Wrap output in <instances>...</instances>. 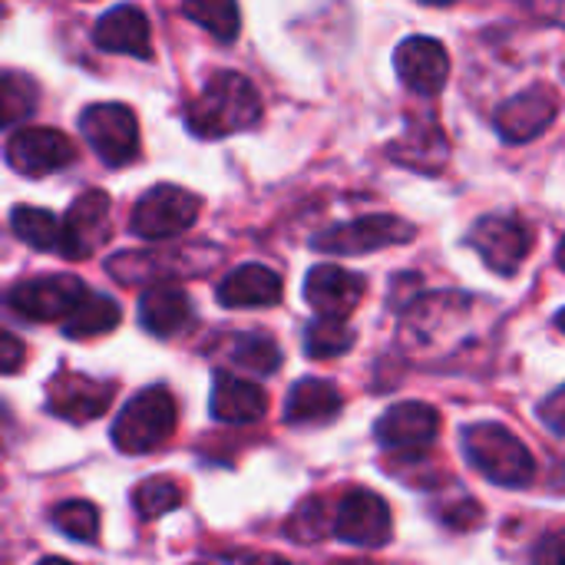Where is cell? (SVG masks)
Segmentation results:
<instances>
[{"label":"cell","mask_w":565,"mask_h":565,"mask_svg":"<svg viewBox=\"0 0 565 565\" xmlns=\"http://www.w3.org/2000/svg\"><path fill=\"white\" fill-rule=\"evenodd\" d=\"M262 119V96L235 70H218L205 89L189 103L185 109V126L199 139H225L232 132L252 129Z\"/></svg>","instance_id":"obj_1"},{"label":"cell","mask_w":565,"mask_h":565,"mask_svg":"<svg viewBox=\"0 0 565 565\" xmlns=\"http://www.w3.org/2000/svg\"><path fill=\"white\" fill-rule=\"evenodd\" d=\"M463 454L467 460L497 487H530L533 483V457L520 437H513L500 424H470L463 430Z\"/></svg>","instance_id":"obj_2"},{"label":"cell","mask_w":565,"mask_h":565,"mask_svg":"<svg viewBox=\"0 0 565 565\" xmlns=\"http://www.w3.org/2000/svg\"><path fill=\"white\" fill-rule=\"evenodd\" d=\"M175 397L169 387L139 391L113 424V444L122 454H149L162 447L175 430Z\"/></svg>","instance_id":"obj_3"},{"label":"cell","mask_w":565,"mask_h":565,"mask_svg":"<svg viewBox=\"0 0 565 565\" xmlns=\"http://www.w3.org/2000/svg\"><path fill=\"white\" fill-rule=\"evenodd\" d=\"M89 298V288L76 275H43L17 281L7 291V308L23 321H70L76 308Z\"/></svg>","instance_id":"obj_4"},{"label":"cell","mask_w":565,"mask_h":565,"mask_svg":"<svg viewBox=\"0 0 565 565\" xmlns=\"http://www.w3.org/2000/svg\"><path fill=\"white\" fill-rule=\"evenodd\" d=\"M199 195L179 189V185H152L132 209L129 228L136 238L146 242H169L182 232H189L199 218Z\"/></svg>","instance_id":"obj_5"},{"label":"cell","mask_w":565,"mask_h":565,"mask_svg":"<svg viewBox=\"0 0 565 565\" xmlns=\"http://www.w3.org/2000/svg\"><path fill=\"white\" fill-rule=\"evenodd\" d=\"M79 129L93 146V152L113 169L129 166L139 156V122L132 109L122 103H96L83 109Z\"/></svg>","instance_id":"obj_6"},{"label":"cell","mask_w":565,"mask_h":565,"mask_svg":"<svg viewBox=\"0 0 565 565\" xmlns=\"http://www.w3.org/2000/svg\"><path fill=\"white\" fill-rule=\"evenodd\" d=\"M414 238V225L397 215H364L348 225H334L315 238V248L328 255H367L387 245H401Z\"/></svg>","instance_id":"obj_7"},{"label":"cell","mask_w":565,"mask_h":565,"mask_svg":"<svg viewBox=\"0 0 565 565\" xmlns=\"http://www.w3.org/2000/svg\"><path fill=\"white\" fill-rule=\"evenodd\" d=\"M470 245L480 252L490 271L516 275L533 248V232L516 215H487L470 232Z\"/></svg>","instance_id":"obj_8"},{"label":"cell","mask_w":565,"mask_h":565,"mask_svg":"<svg viewBox=\"0 0 565 565\" xmlns=\"http://www.w3.org/2000/svg\"><path fill=\"white\" fill-rule=\"evenodd\" d=\"M73 159H76V146L63 132L46 129V126L17 129L7 139V162L30 179L60 172V169L73 166Z\"/></svg>","instance_id":"obj_9"},{"label":"cell","mask_w":565,"mask_h":565,"mask_svg":"<svg viewBox=\"0 0 565 565\" xmlns=\"http://www.w3.org/2000/svg\"><path fill=\"white\" fill-rule=\"evenodd\" d=\"M113 404V384L93 381L86 374L60 371L46 384V411L70 424H89L103 417Z\"/></svg>","instance_id":"obj_10"},{"label":"cell","mask_w":565,"mask_h":565,"mask_svg":"<svg viewBox=\"0 0 565 565\" xmlns=\"http://www.w3.org/2000/svg\"><path fill=\"white\" fill-rule=\"evenodd\" d=\"M394 520H391V507L384 503V497L371 493V490H351L344 493L341 507H338V523L334 533L361 550H377L391 540Z\"/></svg>","instance_id":"obj_11"},{"label":"cell","mask_w":565,"mask_h":565,"mask_svg":"<svg viewBox=\"0 0 565 565\" xmlns=\"http://www.w3.org/2000/svg\"><path fill=\"white\" fill-rule=\"evenodd\" d=\"M440 434V414L430 404L404 401L377 420V444L391 454H424Z\"/></svg>","instance_id":"obj_12"},{"label":"cell","mask_w":565,"mask_h":565,"mask_svg":"<svg viewBox=\"0 0 565 565\" xmlns=\"http://www.w3.org/2000/svg\"><path fill=\"white\" fill-rule=\"evenodd\" d=\"M109 238V195L99 189L83 192L63 215V245L60 255L70 262L89 258Z\"/></svg>","instance_id":"obj_13"},{"label":"cell","mask_w":565,"mask_h":565,"mask_svg":"<svg viewBox=\"0 0 565 565\" xmlns=\"http://www.w3.org/2000/svg\"><path fill=\"white\" fill-rule=\"evenodd\" d=\"M367 281L354 271H344L341 265H318L305 278V298L318 311V318L344 321L361 301H364Z\"/></svg>","instance_id":"obj_14"},{"label":"cell","mask_w":565,"mask_h":565,"mask_svg":"<svg viewBox=\"0 0 565 565\" xmlns=\"http://www.w3.org/2000/svg\"><path fill=\"white\" fill-rule=\"evenodd\" d=\"M397 76L420 96H437L450 79V56L434 36H411L394 53Z\"/></svg>","instance_id":"obj_15"},{"label":"cell","mask_w":565,"mask_h":565,"mask_svg":"<svg viewBox=\"0 0 565 565\" xmlns=\"http://www.w3.org/2000/svg\"><path fill=\"white\" fill-rule=\"evenodd\" d=\"M559 113V99L550 86H530L516 96H510L497 109V129L507 142H526L536 139Z\"/></svg>","instance_id":"obj_16"},{"label":"cell","mask_w":565,"mask_h":565,"mask_svg":"<svg viewBox=\"0 0 565 565\" xmlns=\"http://www.w3.org/2000/svg\"><path fill=\"white\" fill-rule=\"evenodd\" d=\"M93 43L106 53H126V56H139V60L152 56L149 20L132 3H119V7L106 10L93 26Z\"/></svg>","instance_id":"obj_17"},{"label":"cell","mask_w":565,"mask_h":565,"mask_svg":"<svg viewBox=\"0 0 565 565\" xmlns=\"http://www.w3.org/2000/svg\"><path fill=\"white\" fill-rule=\"evenodd\" d=\"M268 414V397L258 384L235 377L228 371L215 374L212 384V417L218 424H255Z\"/></svg>","instance_id":"obj_18"},{"label":"cell","mask_w":565,"mask_h":565,"mask_svg":"<svg viewBox=\"0 0 565 565\" xmlns=\"http://www.w3.org/2000/svg\"><path fill=\"white\" fill-rule=\"evenodd\" d=\"M106 271L119 285H139V288H159L169 278L185 275V252H119L106 262Z\"/></svg>","instance_id":"obj_19"},{"label":"cell","mask_w":565,"mask_h":565,"mask_svg":"<svg viewBox=\"0 0 565 565\" xmlns=\"http://www.w3.org/2000/svg\"><path fill=\"white\" fill-rule=\"evenodd\" d=\"M281 301V278L265 265H242L218 281V305L225 308H271Z\"/></svg>","instance_id":"obj_20"},{"label":"cell","mask_w":565,"mask_h":565,"mask_svg":"<svg viewBox=\"0 0 565 565\" xmlns=\"http://www.w3.org/2000/svg\"><path fill=\"white\" fill-rule=\"evenodd\" d=\"M192 301L185 291L172 285H159L142 291L139 298V324L156 338H175L192 324Z\"/></svg>","instance_id":"obj_21"},{"label":"cell","mask_w":565,"mask_h":565,"mask_svg":"<svg viewBox=\"0 0 565 565\" xmlns=\"http://www.w3.org/2000/svg\"><path fill=\"white\" fill-rule=\"evenodd\" d=\"M341 391L331 381H318V377H305L291 387L288 404H285V420L288 424H328L341 414Z\"/></svg>","instance_id":"obj_22"},{"label":"cell","mask_w":565,"mask_h":565,"mask_svg":"<svg viewBox=\"0 0 565 565\" xmlns=\"http://www.w3.org/2000/svg\"><path fill=\"white\" fill-rule=\"evenodd\" d=\"M391 156H397V162L417 172H440V166L450 156V146H447L444 129L434 119H424V122H414L404 132V139L391 146Z\"/></svg>","instance_id":"obj_23"},{"label":"cell","mask_w":565,"mask_h":565,"mask_svg":"<svg viewBox=\"0 0 565 565\" xmlns=\"http://www.w3.org/2000/svg\"><path fill=\"white\" fill-rule=\"evenodd\" d=\"M10 228L20 242H26L30 248H40V252H60V245H63V218H56L46 209L17 205L10 215Z\"/></svg>","instance_id":"obj_24"},{"label":"cell","mask_w":565,"mask_h":565,"mask_svg":"<svg viewBox=\"0 0 565 565\" xmlns=\"http://www.w3.org/2000/svg\"><path fill=\"white\" fill-rule=\"evenodd\" d=\"M119 324V305L106 295L89 291V298L76 308V315L63 324L66 338H99L106 331H113Z\"/></svg>","instance_id":"obj_25"},{"label":"cell","mask_w":565,"mask_h":565,"mask_svg":"<svg viewBox=\"0 0 565 565\" xmlns=\"http://www.w3.org/2000/svg\"><path fill=\"white\" fill-rule=\"evenodd\" d=\"M228 358L252 374H275L281 367V348L275 344V338L262 334V331H248L232 338Z\"/></svg>","instance_id":"obj_26"},{"label":"cell","mask_w":565,"mask_h":565,"mask_svg":"<svg viewBox=\"0 0 565 565\" xmlns=\"http://www.w3.org/2000/svg\"><path fill=\"white\" fill-rule=\"evenodd\" d=\"M354 344V331L348 328V321H334V318H311V324L305 328V351L308 358H338L344 351H351Z\"/></svg>","instance_id":"obj_27"},{"label":"cell","mask_w":565,"mask_h":565,"mask_svg":"<svg viewBox=\"0 0 565 565\" xmlns=\"http://www.w3.org/2000/svg\"><path fill=\"white\" fill-rule=\"evenodd\" d=\"M0 106H3V126L13 129L20 119H26L36 109V86L30 76L7 70L0 79Z\"/></svg>","instance_id":"obj_28"},{"label":"cell","mask_w":565,"mask_h":565,"mask_svg":"<svg viewBox=\"0 0 565 565\" xmlns=\"http://www.w3.org/2000/svg\"><path fill=\"white\" fill-rule=\"evenodd\" d=\"M182 13L189 17V20H195L199 26H205L215 40H222V43H228V40H235L238 36V23H242V13H238V7L235 3H185L182 7Z\"/></svg>","instance_id":"obj_29"},{"label":"cell","mask_w":565,"mask_h":565,"mask_svg":"<svg viewBox=\"0 0 565 565\" xmlns=\"http://www.w3.org/2000/svg\"><path fill=\"white\" fill-rule=\"evenodd\" d=\"M50 520L56 523V530L70 540H79V543H93L99 536V513L93 503H83V500H66L60 503Z\"/></svg>","instance_id":"obj_30"},{"label":"cell","mask_w":565,"mask_h":565,"mask_svg":"<svg viewBox=\"0 0 565 565\" xmlns=\"http://www.w3.org/2000/svg\"><path fill=\"white\" fill-rule=\"evenodd\" d=\"M182 503V490L179 483L166 480V477H156V480H146L136 487L132 493V507L142 520H156V516H166L172 513L175 507Z\"/></svg>","instance_id":"obj_31"},{"label":"cell","mask_w":565,"mask_h":565,"mask_svg":"<svg viewBox=\"0 0 565 565\" xmlns=\"http://www.w3.org/2000/svg\"><path fill=\"white\" fill-rule=\"evenodd\" d=\"M288 533L301 543H315L324 536V503L321 500H308L301 503V510L295 513V520L288 523Z\"/></svg>","instance_id":"obj_32"},{"label":"cell","mask_w":565,"mask_h":565,"mask_svg":"<svg viewBox=\"0 0 565 565\" xmlns=\"http://www.w3.org/2000/svg\"><path fill=\"white\" fill-rule=\"evenodd\" d=\"M533 565H565V530L540 536V543L533 546Z\"/></svg>","instance_id":"obj_33"},{"label":"cell","mask_w":565,"mask_h":565,"mask_svg":"<svg viewBox=\"0 0 565 565\" xmlns=\"http://www.w3.org/2000/svg\"><path fill=\"white\" fill-rule=\"evenodd\" d=\"M540 420L553 430V434H559L565 437V384L556 391V394H550L543 404H540Z\"/></svg>","instance_id":"obj_34"},{"label":"cell","mask_w":565,"mask_h":565,"mask_svg":"<svg viewBox=\"0 0 565 565\" xmlns=\"http://www.w3.org/2000/svg\"><path fill=\"white\" fill-rule=\"evenodd\" d=\"M0 351H3V358H0L3 371H7V374H13V371H17V364H20V358H23V348H20V341H17L13 334H3V344H0Z\"/></svg>","instance_id":"obj_35"},{"label":"cell","mask_w":565,"mask_h":565,"mask_svg":"<svg viewBox=\"0 0 565 565\" xmlns=\"http://www.w3.org/2000/svg\"><path fill=\"white\" fill-rule=\"evenodd\" d=\"M245 565H291V563H285V559H278V556H258V559H248Z\"/></svg>","instance_id":"obj_36"},{"label":"cell","mask_w":565,"mask_h":565,"mask_svg":"<svg viewBox=\"0 0 565 565\" xmlns=\"http://www.w3.org/2000/svg\"><path fill=\"white\" fill-rule=\"evenodd\" d=\"M556 262H559V268L565 271V238L559 242V252H556Z\"/></svg>","instance_id":"obj_37"},{"label":"cell","mask_w":565,"mask_h":565,"mask_svg":"<svg viewBox=\"0 0 565 565\" xmlns=\"http://www.w3.org/2000/svg\"><path fill=\"white\" fill-rule=\"evenodd\" d=\"M36 565H70L66 559H56V556H50V559H40Z\"/></svg>","instance_id":"obj_38"},{"label":"cell","mask_w":565,"mask_h":565,"mask_svg":"<svg viewBox=\"0 0 565 565\" xmlns=\"http://www.w3.org/2000/svg\"><path fill=\"white\" fill-rule=\"evenodd\" d=\"M556 324H559V328H563V331H565V308H563V311H559V315H556Z\"/></svg>","instance_id":"obj_39"},{"label":"cell","mask_w":565,"mask_h":565,"mask_svg":"<svg viewBox=\"0 0 565 565\" xmlns=\"http://www.w3.org/2000/svg\"><path fill=\"white\" fill-rule=\"evenodd\" d=\"M338 565H367V563H338Z\"/></svg>","instance_id":"obj_40"}]
</instances>
